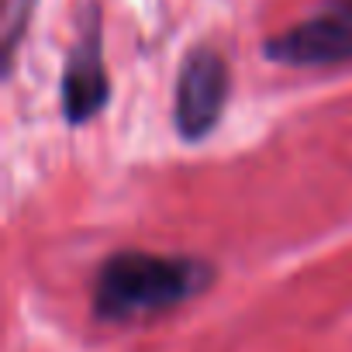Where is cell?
<instances>
[{
    "instance_id": "1",
    "label": "cell",
    "mask_w": 352,
    "mask_h": 352,
    "mask_svg": "<svg viewBox=\"0 0 352 352\" xmlns=\"http://www.w3.org/2000/svg\"><path fill=\"white\" fill-rule=\"evenodd\" d=\"M214 270L190 256L124 249L104 259L94 280V314L100 321H145L201 297Z\"/></svg>"
},
{
    "instance_id": "2",
    "label": "cell",
    "mask_w": 352,
    "mask_h": 352,
    "mask_svg": "<svg viewBox=\"0 0 352 352\" xmlns=\"http://www.w3.org/2000/svg\"><path fill=\"white\" fill-rule=\"evenodd\" d=\"M232 90V73L221 52L201 45L190 49L180 76H176V97H173V121L187 142H201L214 131V124L225 114Z\"/></svg>"
},
{
    "instance_id": "3",
    "label": "cell",
    "mask_w": 352,
    "mask_h": 352,
    "mask_svg": "<svg viewBox=\"0 0 352 352\" xmlns=\"http://www.w3.org/2000/svg\"><path fill=\"white\" fill-rule=\"evenodd\" d=\"M266 59L283 66H335L352 59V0H328L300 25L263 45Z\"/></svg>"
},
{
    "instance_id": "4",
    "label": "cell",
    "mask_w": 352,
    "mask_h": 352,
    "mask_svg": "<svg viewBox=\"0 0 352 352\" xmlns=\"http://www.w3.org/2000/svg\"><path fill=\"white\" fill-rule=\"evenodd\" d=\"M107 97H111V80L104 69L100 14L90 4L63 69V114L69 124H83L107 104Z\"/></svg>"
}]
</instances>
